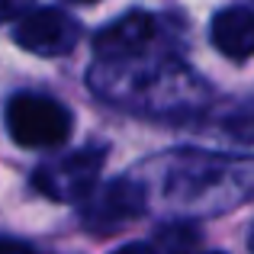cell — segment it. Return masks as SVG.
<instances>
[{"instance_id":"6da1fadb","label":"cell","mask_w":254,"mask_h":254,"mask_svg":"<svg viewBox=\"0 0 254 254\" xmlns=\"http://www.w3.org/2000/svg\"><path fill=\"white\" fill-rule=\"evenodd\" d=\"M6 132L23 148H58L71 135V113L42 93H16L6 103Z\"/></svg>"},{"instance_id":"7a4b0ae2","label":"cell","mask_w":254,"mask_h":254,"mask_svg":"<svg viewBox=\"0 0 254 254\" xmlns=\"http://www.w3.org/2000/svg\"><path fill=\"white\" fill-rule=\"evenodd\" d=\"M103 161H106L103 145H87V148L71 151L52 164H42L32 174V187L55 203H77L97 187Z\"/></svg>"},{"instance_id":"3957f363","label":"cell","mask_w":254,"mask_h":254,"mask_svg":"<svg viewBox=\"0 0 254 254\" xmlns=\"http://www.w3.org/2000/svg\"><path fill=\"white\" fill-rule=\"evenodd\" d=\"M148 206L142 184L135 180H110L103 187H93L84 196L81 222L90 232H116L119 225L138 219Z\"/></svg>"},{"instance_id":"277c9868","label":"cell","mask_w":254,"mask_h":254,"mask_svg":"<svg viewBox=\"0 0 254 254\" xmlns=\"http://www.w3.org/2000/svg\"><path fill=\"white\" fill-rule=\"evenodd\" d=\"M81 39V26L68 13L45 6V10H29L19 16V26L13 29V42L19 49L32 52L42 58H58L68 55Z\"/></svg>"},{"instance_id":"5b68a950","label":"cell","mask_w":254,"mask_h":254,"mask_svg":"<svg viewBox=\"0 0 254 254\" xmlns=\"http://www.w3.org/2000/svg\"><path fill=\"white\" fill-rule=\"evenodd\" d=\"M151 36H155V16L142 10H132L97 32L93 52L100 58H106V62H126V58L138 55L151 42Z\"/></svg>"},{"instance_id":"8992f818","label":"cell","mask_w":254,"mask_h":254,"mask_svg":"<svg viewBox=\"0 0 254 254\" xmlns=\"http://www.w3.org/2000/svg\"><path fill=\"white\" fill-rule=\"evenodd\" d=\"M212 45L222 52L225 58H245L254 55V13L245 6H229V10L216 13L212 19Z\"/></svg>"},{"instance_id":"52a82bcc","label":"cell","mask_w":254,"mask_h":254,"mask_svg":"<svg viewBox=\"0 0 254 254\" xmlns=\"http://www.w3.org/2000/svg\"><path fill=\"white\" fill-rule=\"evenodd\" d=\"M36 0H0V23H10V19H19L23 13L32 10Z\"/></svg>"},{"instance_id":"ba28073f","label":"cell","mask_w":254,"mask_h":254,"mask_svg":"<svg viewBox=\"0 0 254 254\" xmlns=\"http://www.w3.org/2000/svg\"><path fill=\"white\" fill-rule=\"evenodd\" d=\"M113 254H158V251L151 248L148 242H129V245H123V248H116Z\"/></svg>"},{"instance_id":"9c48e42d","label":"cell","mask_w":254,"mask_h":254,"mask_svg":"<svg viewBox=\"0 0 254 254\" xmlns=\"http://www.w3.org/2000/svg\"><path fill=\"white\" fill-rule=\"evenodd\" d=\"M0 254H32V248L23 242H13V238H0Z\"/></svg>"},{"instance_id":"30bf717a","label":"cell","mask_w":254,"mask_h":254,"mask_svg":"<svg viewBox=\"0 0 254 254\" xmlns=\"http://www.w3.org/2000/svg\"><path fill=\"white\" fill-rule=\"evenodd\" d=\"M251 251H254V232H251Z\"/></svg>"},{"instance_id":"8fae6325","label":"cell","mask_w":254,"mask_h":254,"mask_svg":"<svg viewBox=\"0 0 254 254\" xmlns=\"http://www.w3.org/2000/svg\"><path fill=\"white\" fill-rule=\"evenodd\" d=\"M81 3H93V0H81Z\"/></svg>"},{"instance_id":"7c38bea8","label":"cell","mask_w":254,"mask_h":254,"mask_svg":"<svg viewBox=\"0 0 254 254\" xmlns=\"http://www.w3.org/2000/svg\"><path fill=\"white\" fill-rule=\"evenodd\" d=\"M212 254H222V251H212Z\"/></svg>"}]
</instances>
